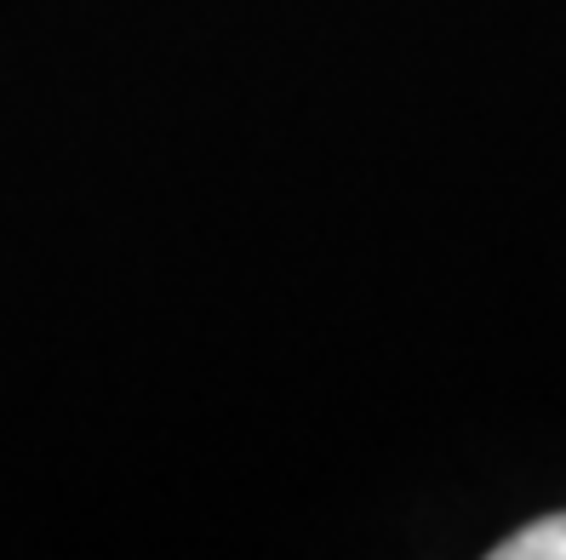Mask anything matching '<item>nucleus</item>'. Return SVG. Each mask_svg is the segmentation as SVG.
<instances>
[{
  "instance_id": "f257e3e1",
  "label": "nucleus",
  "mask_w": 566,
  "mask_h": 560,
  "mask_svg": "<svg viewBox=\"0 0 566 560\" xmlns=\"http://www.w3.org/2000/svg\"><path fill=\"white\" fill-rule=\"evenodd\" d=\"M492 560H566V509L521 526L515 538H504L492 549Z\"/></svg>"
}]
</instances>
